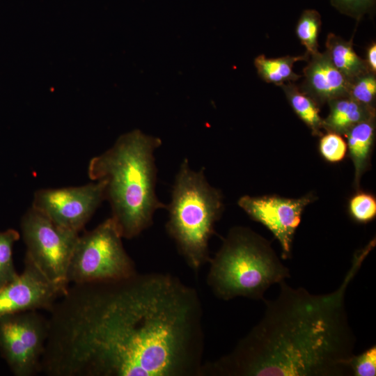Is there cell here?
<instances>
[{"label":"cell","mask_w":376,"mask_h":376,"mask_svg":"<svg viewBox=\"0 0 376 376\" xmlns=\"http://www.w3.org/2000/svg\"><path fill=\"white\" fill-rule=\"evenodd\" d=\"M311 56L304 68V93L317 103L348 95L350 82L334 65L327 52H318Z\"/></svg>","instance_id":"cell-12"},{"label":"cell","mask_w":376,"mask_h":376,"mask_svg":"<svg viewBox=\"0 0 376 376\" xmlns=\"http://www.w3.org/2000/svg\"><path fill=\"white\" fill-rule=\"evenodd\" d=\"M24 263L23 272L0 288V315L39 309L49 311L65 293L26 255Z\"/></svg>","instance_id":"cell-11"},{"label":"cell","mask_w":376,"mask_h":376,"mask_svg":"<svg viewBox=\"0 0 376 376\" xmlns=\"http://www.w3.org/2000/svg\"><path fill=\"white\" fill-rule=\"evenodd\" d=\"M308 54L304 56H286L279 58H267L260 54L254 60V65L258 75L267 83L281 86L285 82L294 81L300 76L293 72L295 62L306 61Z\"/></svg>","instance_id":"cell-16"},{"label":"cell","mask_w":376,"mask_h":376,"mask_svg":"<svg viewBox=\"0 0 376 376\" xmlns=\"http://www.w3.org/2000/svg\"><path fill=\"white\" fill-rule=\"evenodd\" d=\"M104 200L105 183L96 180L79 187L39 189L31 207L55 224L79 233Z\"/></svg>","instance_id":"cell-9"},{"label":"cell","mask_w":376,"mask_h":376,"mask_svg":"<svg viewBox=\"0 0 376 376\" xmlns=\"http://www.w3.org/2000/svg\"><path fill=\"white\" fill-rule=\"evenodd\" d=\"M330 111L323 120L327 132L345 135L354 125L375 117V108L362 104L349 95L334 99L329 102Z\"/></svg>","instance_id":"cell-13"},{"label":"cell","mask_w":376,"mask_h":376,"mask_svg":"<svg viewBox=\"0 0 376 376\" xmlns=\"http://www.w3.org/2000/svg\"><path fill=\"white\" fill-rule=\"evenodd\" d=\"M348 95L366 106L374 108L376 95L375 73L369 71L350 83Z\"/></svg>","instance_id":"cell-20"},{"label":"cell","mask_w":376,"mask_h":376,"mask_svg":"<svg viewBox=\"0 0 376 376\" xmlns=\"http://www.w3.org/2000/svg\"><path fill=\"white\" fill-rule=\"evenodd\" d=\"M366 62L369 70L375 73L376 72V44L373 43L367 49Z\"/></svg>","instance_id":"cell-25"},{"label":"cell","mask_w":376,"mask_h":376,"mask_svg":"<svg viewBox=\"0 0 376 376\" xmlns=\"http://www.w3.org/2000/svg\"><path fill=\"white\" fill-rule=\"evenodd\" d=\"M224 209L223 198L204 175L193 171L187 159L176 175L167 205L166 230L189 267L196 274L210 259L209 240Z\"/></svg>","instance_id":"cell-5"},{"label":"cell","mask_w":376,"mask_h":376,"mask_svg":"<svg viewBox=\"0 0 376 376\" xmlns=\"http://www.w3.org/2000/svg\"><path fill=\"white\" fill-rule=\"evenodd\" d=\"M281 86L291 107L299 118L309 127L313 135L321 136L324 122L320 117L318 103L290 82L283 84Z\"/></svg>","instance_id":"cell-17"},{"label":"cell","mask_w":376,"mask_h":376,"mask_svg":"<svg viewBox=\"0 0 376 376\" xmlns=\"http://www.w3.org/2000/svg\"><path fill=\"white\" fill-rule=\"evenodd\" d=\"M161 144L159 138L134 130L89 162L88 176L104 182L105 200L123 238L138 236L152 225L157 210L166 209L155 193L154 152Z\"/></svg>","instance_id":"cell-3"},{"label":"cell","mask_w":376,"mask_h":376,"mask_svg":"<svg viewBox=\"0 0 376 376\" xmlns=\"http://www.w3.org/2000/svg\"><path fill=\"white\" fill-rule=\"evenodd\" d=\"M208 263L207 285L225 301L237 297L263 299L272 285L290 277L269 243L246 227L232 228Z\"/></svg>","instance_id":"cell-4"},{"label":"cell","mask_w":376,"mask_h":376,"mask_svg":"<svg viewBox=\"0 0 376 376\" xmlns=\"http://www.w3.org/2000/svg\"><path fill=\"white\" fill-rule=\"evenodd\" d=\"M49 322L37 311L0 315V352L17 376L40 373Z\"/></svg>","instance_id":"cell-8"},{"label":"cell","mask_w":376,"mask_h":376,"mask_svg":"<svg viewBox=\"0 0 376 376\" xmlns=\"http://www.w3.org/2000/svg\"><path fill=\"white\" fill-rule=\"evenodd\" d=\"M111 217L79 236L67 272L69 285L118 280L137 272Z\"/></svg>","instance_id":"cell-6"},{"label":"cell","mask_w":376,"mask_h":376,"mask_svg":"<svg viewBox=\"0 0 376 376\" xmlns=\"http://www.w3.org/2000/svg\"><path fill=\"white\" fill-rule=\"evenodd\" d=\"M375 242L354 256L340 285L313 295L285 281L265 300L260 320L228 354L204 362L200 376H342L353 375L355 338L345 295Z\"/></svg>","instance_id":"cell-2"},{"label":"cell","mask_w":376,"mask_h":376,"mask_svg":"<svg viewBox=\"0 0 376 376\" xmlns=\"http://www.w3.org/2000/svg\"><path fill=\"white\" fill-rule=\"evenodd\" d=\"M19 238V234L15 230L0 232V288L19 275L13 259V244Z\"/></svg>","instance_id":"cell-19"},{"label":"cell","mask_w":376,"mask_h":376,"mask_svg":"<svg viewBox=\"0 0 376 376\" xmlns=\"http://www.w3.org/2000/svg\"><path fill=\"white\" fill-rule=\"evenodd\" d=\"M352 370L355 376H375L376 375V347H372L362 354L354 357Z\"/></svg>","instance_id":"cell-23"},{"label":"cell","mask_w":376,"mask_h":376,"mask_svg":"<svg viewBox=\"0 0 376 376\" xmlns=\"http://www.w3.org/2000/svg\"><path fill=\"white\" fill-rule=\"evenodd\" d=\"M319 150L325 160L336 163L344 159L347 146L340 134L327 132L326 134L322 136L320 140Z\"/></svg>","instance_id":"cell-22"},{"label":"cell","mask_w":376,"mask_h":376,"mask_svg":"<svg viewBox=\"0 0 376 376\" xmlns=\"http://www.w3.org/2000/svg\"><path fill=\"white\" fill-rule=\"evenodd\" d=\"M331 1L340 12L358 18L373 6L375 0H331Z\"/></svg>","instance_id":"cell-24"},{"label":"cell","mask_w":376,"mask_h":376,"mask_svg":"<svg viewBox=\"0 0 376 376\" xmlns=\"http://www.w3.org/2000/svg\"><path fill=\"white\" fill-rule=\"evenodd\" d=\"M26 256L52 283L67 291L68 266L79 233L62 228L31 207L21 221Z\"/></svg>","instance_id":"cell-7"},{"label":"cell","mask_w":376,"mask_h":376,"mask_svg":"<svg viewBox=\"0 0 376 376\" xmlns=\"http://www.w3.org/2000/svg\"><path fill=\"white\" fill-rule=\"evenodd\" d=\"M349 210L352 217L357 222H369L376 215L375 198L369 193L358 192L350 200Z\"/></svg>","instance_id":"cell-21"},{"label":"cell","mask_w":376,"mask_h":376,"mask_svg":"<svg viewBox=\"0 0 376 376\" xmlns=\"http://www.w3.org/2000/svg\"><path fill=\"white\" fill-rule=\"evenodd\" d=\"M316 198L308 194L297 198L276 195L243 196L238 205L253 220L265 226L279 242L283 259L291 256L292 241L305 207Z\"/></svg>","instance_id":"cell-10"},{"label":"cell","mask_w":376,"mask_h":376,"mask_svg":"<svg viewBox=\"0 0 376 376\" xmlns=\"http://www.w3.org/2000/svg\"><path fill=\"white\" fill-rule=\"evenodd\" d=\"M375 129V117H372L354 125L345 134L349 155L354 167V185L357 189L363 174L370 165Z\"/></svg>","instance_id":"cell-14"},{"label":"cell","mask_w":376,"mask_h":376,"mask_svg":"<svg viewBox=\"0 0 376 376\" xmlns=\"http://www.w3.org/2000/svg\"><path fill=\"white\" fill-rule=\"evenodd\" d=\"M320 26L321 17L317 10L307 9L303 11L297 24L296 34L308 54L318 52V39Z\"/></svg>","instance_id":"cell-18"},{"label":"cell","mask_w":376,"mask_h":376,"mask_svg":"<svg viewBox=\"0 0 376 376\" xmlns=\"http://www.w3.org/2000/svg\"><path fill=\"white\" fill-rule=\"evenodd\" d=\"M326 47L331 61L350 83L370 71L366 60L354 52L352 41H345L339 36L329 33Z\"/></svg>","instance_id":"cell-15"},{"label":"cell","mask_w":376,"mask_h":376,"mask_svg":"<svg viewBox=\"0 0 376 376\" xmlns=\"http://www.w3.org/2000/svg\"><path fill=\"white\" fill-rule=\"evenodd\" d=\"M40 373L200 376V296L167 273L69 285L49 311Z\"/></svg>","instance_id":"cell-1"}]
</instances>
